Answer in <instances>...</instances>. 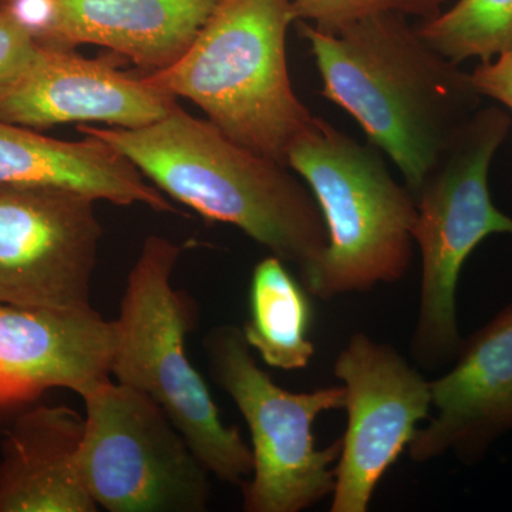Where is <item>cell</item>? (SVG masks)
Masks as SVG:
<instances>
[{"mask_svg":"<svg viewBox=\"0 0 512 512\" xmlns=\"http://www.w3.org/2000/svg\"><path fill=\"white\" fill-rule=\"evenodd\" d=\"M77 131L116 148L168 197L207 220L234 225L298 266L301 281L328 247L322 212L288 165L235 143L180 104L148 126L79 124Z\"/></svg>","mask_w":512,"mask_h":512,"instance_id":"2","label":"cell"},{"mask_svg":"<svg viewBox=\"0 0 512 512\" xmlns=\"http://www.w3.org/2000/svg\"><path fill=\"white\" fill-rule=\"evenodd\" d=\"M84 416L66 406L23 413L0 458V512H96L80 473Z\"/></svg>","mask_w":512,"mask_h":512,"instance_id":"15","label":"cell"},{"mask_svg":"<svg viewBox=\"0 0 512 512\" xmlns=\"http://www.w3.org/2000/svg\"><path fill=\"white\" fill-rule=\"evenodd\" d=\"M3 2H5V0H0V5H2Z\"/></svg>","mask_w":512,"mask_h":512,"instance_id":"22","label":"cell"},{"mask_svg":"<svg viewBox=\"0 0 512 512\" xmlns=\"http://www.w3.org/2000/svg\"><path fill=\"white\" fill-rule=\"evenodd\" d=\"M63 141L0 120V184L50 185L116 205L177 212L164 192L101 138Z\"/></svg>","mask_w":512,"mask_h":512,"instance_id":"16","label":"cell"},{"mask_svg":"<svg viewBox=\"0 0 512 512\" xmlns=\"http://www.w3.org/2000/svg\"><path fill=\"white\" fill-rule=\"evenodd\" d=\"M510 127L503 109L480 107L444 147L414 194L413 239L421 254V281L412 352L420 365L454 362L464 340L457 318L461 269L485 238H512V218L495 207L488 188L491 161Z\"/></svg>","mask_w":512,"mask_h":512,"instance_id":"6","label":"cell"},{"mask_svg":"<svg viewBox=\"0 0 512 512\" xmlns=\"http://www.w3.org/2000/svg\"><path fill=\"white\" fill-rule=\"evenodd\" d=\"M96 202L62 187L0 184V303L92 308Z\"/></svg>","mask_w":512,"mask_h":512,"instance_id":"9","label":"cell"},{"mask_svg":"<svg viewBox=\"0 0 512 512\" xmlns=\"http://www.w3.org/2000/svg\"><path fill=\"white\" fill-rule=\"evenodd\" d=\"M286 165L308 185L328 231V247L302 279L312 296L370 292L404 278L413 259L416 198L373 144L313 116L289 147Z\"/></svg>","mask_w":512,"mask_h":512,"instance_id":"5","label":"cell"},{"mask_svg":"<svg viewBox=\"0 0 512 512\" xmlns=\"http://www.w3.org/2000/svg\"><path fill=\"white\" fill-rule=\"evenodd\" d=\"M291 0H220L177 62L144 77L192 101L225 136L269 160L286 154L312 120L293 90L286 33Z\"/></svg>","mask_w":512,"mask_h":512,"instance_id":"3","label":"cell"},{"mask_svg":"<svg viewBox=\"0 0 512 512\" xmlns=\"http://www.w3.org/2000/svg\"><path fill=\"white\" fill-rule=\"evenodd\" d=\"M183 252V245L157 235L144 241L113 320L111 379L153 399L212 476L242 485L252 473L251 447L237 427L222 421L210 387L187 355L194 305L173 285Z\"/></svg>","mask_w":512,"mask_h":512,"instance_id":"4","label":"cell"},{"mask_svg":"<svg viewBox=\"0 0 512 512\" xmlns=\"http://www.w3.org/2000/svg\"><path fill=\"white\" fill-rule=\"evenodd\" d=\"M36 47L33 37L0 6V84L25 66Z\"/></svg>","mask_w":512,"mask_h":512,"instance_id":"20","label":"cell"},{"mask_svg":"<svg viewBox=\"0 0 512 512\" xmlns=\"http://www.w3.org/2000/svg\"><path fill=\"white\" fill-rule=\"evenodd\" d=\"M433 416L410 441L414 463L454 454L480 463L512 430V302L464 339L454 366L430 382Z\"/></svg>","mask_w":512,"mask_h":512,"instance_id":"12","label":"cell"},{"mask_svg":"<svg viewBox=\"0 0 512 512\" xmlns=\"http://www.w3.org/2000/svg\"><path fill=\"white\" fill-rule=\"evenodd\" d=\"M311 296L278 256L269 255L255 265L242 332L266 366L295 372L311 365L315 356Z\"/></svg>","mask_w":512,"mask_h":512,"instance_id":"17","label":"cell"},{"mask_svg":"<svg viewBox=\"0 0 512 512\" xmlns=\"http://www.w3.org/2000/svg\"><path fill=\"white\" fill-rule=\"evenodd\" d=\"M177 104L144 74L131 76L67 47L37 45L25 66L0 84V120L33 130L64 123L138 128Z\"/></svg>","mask_w":512,"mask_h":512,"instance_id":"11","label":"cell"},{"mask_svg":"<svg viewBox=\"0 0 512 512\" xmlns=\"http://www.w3.org/2000/svg\"><path fill=\"white\" fill-rule=\"evenodd\" d=\"M80 473L109 512H204L210 471L147 394L110 379L82 394Z\"/></svg>","mask_w":512,"mask_h":512,"instance_id":"8","label":"cell"},{"mask_svg":"<svg viewBox=\"0 0 512 512\" xmlns=\"http://www.w3.org/2000/svg\"><path fill=\"white\" fill-rule=\"evenodd\" d=\"M113 320L96 309L0 303V407L49 389L82 394L111 379Z\"/></svg>","mask_w":512,"mask_h":512,"instance_id":"13","label":"cell"},{"mask_svg":"<svg viewBox=\"0 0 512 512\" xmlns=\"http://www.w3.org/2000/svg\"><path fill=\"white\" fill-rule=\"evenodd\" d=\"M471 77L481 96L490 97L512 111V52L478 64Z\"/></svg>","mask_w":512,"mask_h":512,"instance_id":"21","label":"cell"},{"mask_svg":"<svg viewBox=\"0 0 512 512\" xmlns=\"http://www.w3.org/2000/svg\"><path fill=\"white\" fill-rule=\"evenodd\" d=\"M345 389L332 512H367L384 474L409 447L431 410L430 382L393 346L350 336L333 367Z\"/></svg>","mask_w":512,"mask_h":512,"instance_id":"10","label":"cell"},{"mask_svg":"<svg viewBox=\"0 0 512 512\" xmlns=\"http://www.w3.org/2000/svg\"><path fill=\"white\" fill-rule=\"evenodd\" d=\"M322 96L348 111L416 194L441 151L481 107L471 73L431 47L406 16L383 13L336 35L299 22Z\"/></svg>","mask_w":512,"mask_h":512,"instance_id":"1","label":"cell"},{"mask_svg":"<svg viewBox=\"0 0 512 512\" xmlns=\"http://www.w3.org/2000/svg\"><path fill=\"white\" fill-rule=\"evenodd\" d=\"M214 382L231 397L251 433L252 473L241 485L245 512H301L335 490L340 439L318 448L313 424L345 406V389L289 392L258 366L242 328L218 325L205 335Z\"/></svg>","mask_w":512,"mask_h":512,"instance_id":"7","label":"cell"},{"mask_svg":"<svg viewBox=\"0 0 512 512\" xmlns=\"http://www.w3.org/2000/svg\"><path fill=\"white\" fill-rule=\"evenodd\" d=\"M444 2L446 0H291L298 22L309 20L320 32L330 35L383 13L430 19L441 12Z\"/></svg>","mask_w":512,"mask_h":512,"instance_id":"19","label":"cell"},{"mask_svg":"<svg viewBox=\"0 0 512 512\" xmlns=\"http://www.w3.org/2000/svg\"><path fill=\"white\" fill-rule=\"evenodd\" d=\"M417 32L451 62H490L512 52V0H458L424 19Z\"/></svg>","mask_w":512,"mask_h":512,"instance_id":"18","label":"cell"},{"mask_svg":"<svg viewBox=\"0 0 512 512\" xmlns=\"http://www.w3.org/2000/svg\"><path fill=\"white\" fill-rule=\"evenodd\" d=\"M220 0H55L46 46L97 45L147 72L177 62Z\"/></svg>","mask_w":512,"mask_h":512,"instance_id":"14","label":"cell"}]
</instances>
